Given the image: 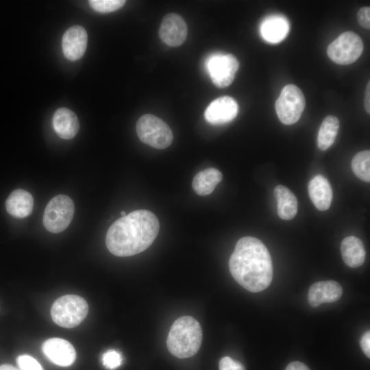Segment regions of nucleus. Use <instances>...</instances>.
<instances>
[{"mask_svg": "<svg viewBox=\"0 0 370 370\" xmlns=\"http://www.w3.org/2000/svg\"><path fill=\"white\" fill-rule=\"evenodd\" d=\"M160 224L151 211L137 210L115 221L109 227L106 244L113 255L131 256L147 249L158 236Z\"/></svg>", "mask_w": 370, "mask_h": 370, "instance_id": "f257e3e1", "label": "nucleus"}, {"mask_svg": "<svg viewBox=\"0 0 370 370\" xmlns=\"http://www.w3.org/2000/svg\"><path fill=\"white\" fill-rule=\"evenodd\" d=\"M234 279L244 288L258 293L267 288L273 278L270 254L259 239L252 236L240 238L229 260Z\"/></svg>", "mask_w": 370, "mask_h": 370, "instance_id": "f03ea898", "label": "nucleus"}, {"mask_svg": "<svg viewBox=\"0 0 370 370\" xmlns=\"http://www.w3.org/2000/svg\"><path fill=\"white\" fill-rule=\"evenodd\" d=\"M202 341V330L199 323L190 316L177 319L168 334L166 346L169 352L179 358L194 356Z\"/></svg>", "mask_w": 370, "mask_h": 370, "instance_id": "7ed1b4c3", "label": "nucleus"}, {"mask_svg": "<svg viewBox=\"0 0 370 370\" xmlns=\"http://www.w3.org/2000/svg\"><path fill=\"white\" fill-rule=\"evenodd\" d=\"M88 312L86 301L76 295H66L53 304L51 314L53 321L59 326L72 328L79 325Z\"/></svg>", "mask_w": 370, "mask_h": 370, "instance_id": "20e7f679", "label": "nucleus"}, {"mask_svg": "<svg viewBox=\"0 0 370 370\" xmlns=\"http://www.w3.org/2000/svg\"><path fill=\"white\" fill-rule=\"evenodd\" d=\"M136 130L143 143L156 149H165L173 140V132L169 125L152 114L140 116L136 123Z\"/></svg>", "mask_w": 370, "mask_h": 370, "instance_id": "39448f33", "label": "nucleus"}, {"mask_svg": "<svg viewBox=\"0 0 370 370\" xmlns=\"http://www.w3.org/2000/svg\"><path fill=\"white\" fill-rule=\"evenodd\" d=\"M75 206L67 195H58L53 197L45 209L42 223L46 230L57 234L64 231L71 222Z\"/></svg>", "mask_w": 370, "mask_h": 370, "instance_id": "423d86ee", "label": "nucleus"}, {"mask_svg": "<svg viewBox=\"0 0 370 370\" xmlns=\"http://www.w3.org/2000/svg\"><path fill=\"white\" fill-rule=\"evenodd\" d=\"M305 106L304 94L294 84H288L283 88L275 104L278 119L285 125L295 123L300 119Z\"/></svg>", "mask_w": 370, "mask_h": 370, "instance_id": "0eeeda50", "label": "nucleus"}, {"mask_svg": "<svg viewBox=\"0 0 370 370\" xmlns=\"http://www.w3.org/2000/svg\"><path fill=\"white\" fill-rule=\"evenodd\" d=\"M362 51L363 42L360 37L353 32H345L329 45L327 53L334 62L346 65L356 61Z\"/></svg>", "mask_w": 370, "mask_h": 370, "instance_id": "6e6552de", "label": "nucleus"}, {"mask_svg": "<svg viewBox=\"0 0 370 370\" xmlns=\"http://www.w3.org/2000/svg\"><path fill=\"white\" fill-rule=\"evenodd\" d=\"M239 62L232 54H215L206 61V68L214 84L219 88L230 86L234 79Z\"/></svg>", "mask_w": 370, "mask_h": 370, "instance_id": "1a4fd4ad", "label": "nucleus"}, {"mask_svg": "<svg viewBox=\"0 0 370 370\" xmlns=\"http://www.w3.org/2000/svg\"><path fill=\"white\" fill-rule=\"evenodd\" d=\"M187 25L177 14H167L162 19L158 31L160 38L170 47H178L186 40Z\"/></svg>", "mask_w": 370, "mask_h": 370, "instance_id": "9d476101", "label": "nucleus"}, {"mask_svg": "<svg viewBox=\"0 0 370 370\" xmlns=\"http://www.w3.org/2000/svg\"><path fill=\"white\" fill-rule=\"evenodd\" d=\"M238 110V104L232 97L223 96L210 103L205 110L204 117L210 124H224L233 120Z\"/></svg>", "mask_w": 370, "mask_h": 370, "instance_id": "9b49d317", "label": "nucleus"}, {"mask_svg": "<svg viewBox=\"0 0 370 370\" xmlns=\"http://www.w3.org/2000/svg\"><path fill=\"white\" fill-rule=\"evenodd\" d=\"M42 350L51 362L61 367L71 365L76 357L73 346L63 338H51L45 341Z\"/></svg>", "mask_w": 370, "mask_h": 370, "instance_id": "f8f14e48", "label": "nucleus"}, {"mask_svg": "<svg viewBox=\"0 0 370 370\" xmlns=\"http://www.w3.org/2000/svg\"><path fill=\"white\" fill-rule=\"evenodd\" d=\"M87 42V33L83 27H71L62 36V46L64 56L71 61L79 60L86 49Z\"/></svg>", "mask_w": 370, "mask_h": 370, "instance_id": "ddd939ff", "label": "nucleus"}, {"mask_svg": "<svg viewBox=\"0 0 370 370\" xmlns=\"http://www.w3.org/2000/svg\"><path fill=\"white\" fill-rule=\"evenodd\" d=\"M343 293L340 284L334 280L320 281L311 285L308 299L310 305L317 307L323 303H331L338 300Z\"/></svg>", "mask_w": 370, "mask_h": 370, "instance_id": "4468645a", "label": "nucleus"}, {"mask_svg": "<svg viewBox=\"0 0 370 370\" xmlns=\"http://www.w3.org/2000/svg\"><path fill=\"white\" fill-rule=\"evenodd\" d=\"M290 29L289 22L282 15H271L264 18L260 28L262 38L267 42L276 44L282 41Z\"/></svg>", "mask_w": 370, "mask_h": 370, "instance_id": "2eb2a0df", "label": "nucleus"}, {"mask_svg": "<svg viewBox=\"0 0 370 370\" xmlns=\"http://www.w3.org/2000/svg\"><path fill=\"white\" fill-rule=\"evenodd\" d=\"M53 127L59 137L71 139L78 132L79 123L76 114L70 109L60 108L53 116Z\"/></svg>", "mask_w": 370, "mask_h": 370, "instance_id": "dca6fc26", "label": "nucleus"}, {"mask_svg": "<svg viewBox=\"0 0 370 370\" xmlns=\"http://www.w3.org/2000/svg\"><path fill=\"white\" fill-rule=\"evenodd\" d=\"M310 198L315 207L321 210H328L332 200V189L328 180L321 175L314 177L308 184Z\"/></svg>", "mask_w": 370, "mask_h": 370, "instance_id": "f3484780", "label": "nucleus"}, {"mask_svg": "<svg viewBox=\"0 0 370 370\" xmlns=\"http://www.w3.org/2000/svg\"><path fill=\"white\" fill-rule=\"evenodd\" d=\"M34 206L32 195L27 190L16 189L13 190L5 201L7 212L16 218L29 216Z\"/></svg>", "mask_w": 370, "mask_h": 370, "instance_id": "a211bd4d", "label": "nucleus"}, {"mask_svg": "<svg viewBox=\"0 0 370 370\" xmlns=\"http://www.w3.org/2000/svg\"><path fill=\"white\" fill-rule=\"evenodd\" d=\"M341 252L344 262L352 268L361 266L366 258V251L362 242L354 236H347L342 241Z\"/></svg>", "mask_w": 370, "mask_h": 370, "instance_id": "6ab92c4d", "label": "nucleus"}, {"mask_svg": "<svg viewBox=\"0 0 370 370\" xmlns=\"http://www.w3.org/2000/svg\"><path fill=\"white\" fill-rule=\"evenodd\" d=\"M222 178L223 175L219 170L215 168H207L194 177L192 187L197 195H208L213 192Z\"/></svg>", "mask_w": 370, "mask_h": 370, "instance_id": "aec40b11", "label": "nucleus"}, {"mask_svg": "<svg viewBox=\"0 0 370 370\" xmlns=\"http://www.w3.org/2000/svg\"><path fill=\"white\" fill-rule=\"evenodd\" d=\"M274 195L278 202V216L284 220H291L297 212V200L295 195L286 186H277Z\"/></svg>", "mask_w": 370, "mask_h": 370, "instance_id": "412c9836", "label": "nucleus"}, {"mask_svg": "<svg viewBox=\"0 0 370 370\" xmlns=\"http://www.w3.org/2000/svg\"><path fill=\"white\" fill-rule=\"evenodd\" d=\"M339 130V120L332 115L323 121L318 132L317 143L319 149L325 151L334 143Z\"/></svg>", "mask_w": 370, "mask_h": 370, "instance_id": "4be33fe9", "label": "nucleus"}, {"mask_svg": "<svg viewBox=\"0 0 370 370\" xmlns=\"http://www.w3.org/2000/svg\"><path fill=\"white\" fill-rule=\"evenodd\" d=\"M370 151L365 150L354 156L352 161V169L361 180L370 182Z\"/></svg>", "mask_w": 370, "mask_h": 370, "instance_id": "5701e85b", "label": "nucleus"}, {"mask_svg": "<svg viewBox=\"0 0 370 370\" xmlns=\"http://www.w3.org/2000/svg\"><path fill=\"white\" fill-rule=\"evenodd\" d=\"M90 7L99 13H109L122 8L125 1L123 0H90L88 1Z\"/></svg>", "mask_w": 370, "mask_h": 370, "instance_id": "b1692460", "label": "nucleus"}, {"mask_svg": "<svg viewBox=\"0 0 370 370\" xmlns=\"http://www.w3.org/2000/svg\"><path fill=\"white\" fill-rule=\"evenodd\" d=\"M101 360L103 366L110 370L118 368L123 361L121 354L114 349H110L103 353Z\"/></svg>", "mask_w": 370, "mask_h": 370, "instance_id": "393cba45", "label": "nucleus"}, {"mask_svg": "<svg viewBox=\"0 0 370 370\" xmlns=\"http://www.w3.org/2000/svg\"><path fill=\"white\" fill-rule=\"evenodd\" d=\"M18 370H44L40 364L29 355H21L16 358Z\"/></svg>", "mask_w": 370, "mask_h": 370, "instance_id": "a878e982", "label": "nucleus"}, {"mask_svg": "<svg viewBox=\"0 0 370 370\" xmlns=\"http://www.w3.org/2000/svg\"><path fill=\"white\" fill-rule=\"evenodd\" d=\"M219 370H245V367L238 361L225 356L219 361Z\"/></svg>", "mask_w": 370, "mask_h": 370, "instance_id": "bb28decb", "label": "nucleus"}, {"mask_svg": "<svg viewBox=\"0 0 370 370\" xmlns=\"http://www.w3.org/2000/svg\"><path fill=\"white\" fill-rule=\"evenodd\" d=\"M370 8L363 7L357 14L358 21L361 26L366 29L370 28Z\"/></svg>", "mask_w": 370, "mask_h": 370, "instance_id": "cd10ccee", "label": "nucleus"}, {"mask_svg": "<svg viewBox=\"0 0 370 370\" xmlns=\"http://www.w3.org/2000/svg\"><path fill=\"white\" fill-rule=\"evenodd\" d=\"M360 345L365 354L370 357V332H366L360 338Z\"/></svg>", "mask_w": 370, "mask_h": 370, "instance_id": "c85d7f7f", "label": "nucleus"}, {"mask_svg": "<svg viewBox=\"0 0 370 370\" xmlns=\"http://www.w3.org/2000/svg\"><path fill=\"white\" fill-rule=\"evenodd\" d=\"M285 370H310L309 368L303 362L294 361L289 363Z\"/></svg>", "mask_w": 370, "mask_h": 370, "instance_id": "c756f323", "label": "nucleus"}, {"mask_svg": "<svg viewBox=\"0 0 370 370\" xmlns=\"http://www.w3.org/2000/svg\"><path fill=\"white\" fill-rule=\"evenodd\" d=\"M364 103H365V108L367 112L369 114L370 112V83L369 82H368L366 87Z\"/></svg>", "mask_w": 370, "mask_h": 370, "instance_id": "7c9ffc66", "label": "nucleus"}, {"mask_svg": "<svg viewBox=\"0 0 370 370\" xmlns=\"http://www.w3.org/2000/svg\"><path fill=\"white\" fill-rule=\"evenodd\" d=\"M0 370H18L14 366L9 364H3L0 365Z\"/></svg>", "mask_w": 370, "mask_h": 370, "instance_id": "2f4dec72", "label": "nucleus"}, {"mask_svg": "<svg viewBox=\"0 0 370 370\" xmlns=\"http://www.w3.org/2000/svg\"><path fill=\"white\" fill-rule=\"evenodd\" d=\"M121 214L122 217H124V216L126 215V213H125V211H122V212H121Z\"/></svg>", "mask_w": 370, "mask_h": 370, "instance_id": "473e14b6", "label": "nucleus"}]
</instances>
